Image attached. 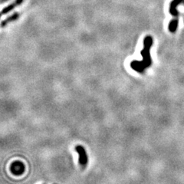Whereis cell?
Returning <instances> with one entry per match:
<instances>
[{"mask_svg":"<svg viewBox=\"0 0 184 184\" xmlns=\"http://www.w3.org/2000/svg\"><path fill=\"white\" fill-rule=\"evenodd\" d=\"M178 24H179V19H172L168 25L169 31H170V32H172V33H174L178 28Z\"/></svg>","mask_w":184,"mask_h":184,"instance_id":"cell-7","label":"cell"},{"mask_svg":"<svg viewBox=\"0 0 184 184\" xmlns=\"http://www.w3.org/2000/svg\"><path fill=\"white\" fill-rule=\"evenodd\" d=\"M19 13H13L12 16H9L8 18H6L5 19H4V20L1 22V27L3 28V27L6 26V25H8L9 23H10V22H14V21L17 20V19H19Z\"/></svg>","mask_w":184,"mask_h":184,"instance_id":"cell-6","label":"cell"},{"mask_svg":"<svg viewBox=\"0 0 184 184\" xmlns=\"http://www.w3.org/2000/svg\"><path fill=\"white\" fill-rule=\"evenodd\" d=\"M12 171L14 174L19 175L22 174L24 171V166L22 163L20 162H16L15 164H13L12 167Z\"/></svg>","mask_w":184,"mask_h":184,"instance_id":"cell-5","label":"cell"},{"mask_svg":"<svg viewBox=\"0 0 184 184\" xmlns=\"http://www.w3.org/2000/svg\"><path fill=\"white\" fill-rule=\"evenodd\" d=\"M153 45V38L150 35H146L143 39V49L141 51L140 54L143 57L142 61H137L134 60L131 62V67L132 69L138 73H143L146 68H149L152 64L151 60L150 48Z\"/></svg>","mask_w":184,"mask_h":184,"instance_id":"cell-1","label":"cell"},{"mask_svg":"<svg viewBox=\"0 0 184 184\" xmlns=\"http://www.w3.org/2000/svg\"><path fill=\"white\" fill-rule=\"evenodd\" d=\"M75 150L77 151L78 153L79 163H80L81 165L86 166L87 164H88V158L85 148H84L82 146L78 145V146H76L75 147Z\"/></svg>","mask_w":184,"mask_h":184,"instance_id":"cell-2","label":"cell"},{"mask_svg":"<svg viewBox=\"0 0 184 184\" xmlns=\"http://www.w3.org/2000/svg\"><path fill=\"white\" fill-rule=\"evenodd\" d=\"M22 2H23V0H15L14 2H12L11 4H9V5H7V6H5V8L2 10V15H5L10 13L12 10L14 9L16 6H19Z\"/></svg>","mask_w":184,"mask_h":184,"instance_id":"cell-4","label":"cell"},{"mask_svg":"<svg viewBox=\"0 0 184 184\" xmlns=\"http://www.w3.org/2000/svg\"><path fill=\"white\" fill-rule=\"evenodd\" d=\"M5 1H9V0H2V1H1V2H2V3H3V2H5Z\"/></svg>","mask_w":184,"mask_h":184,"instance_id":"cell-8","label":"cell"},{"mask_svg":"<svg viewBox=\"0 0 184 184\" xmlns=\"http://www.w3.org/2000/svg\"><path fill=\"white\" fill-rule=\"evenodd\" d=\"M179 4H184V0H173L170 5V13L176 19H179V12L176 9V6Z\"/></svg>","mask_w":184,"mask_h":184,"instance_id":"cell-3","label":"cell"}]
</instances>
